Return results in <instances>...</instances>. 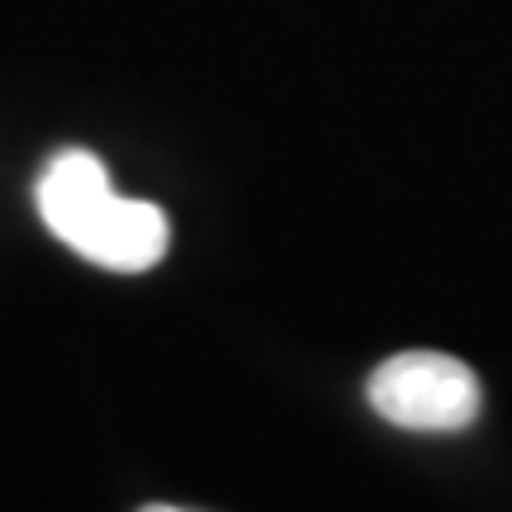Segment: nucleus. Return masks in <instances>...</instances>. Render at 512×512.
<instances>
[{"label":"nucleus","mask_w":512,"mask_h":512,"mask_svg":"<svg viewBox=\"0 0 512 512\" xmlns=\"http://www.w3.org/2000/svg\"><path fill=\"white\" fill-rule=\"evenodd\" d=\"M143 512H181V508H157V503H152V508H143Z\"/></svg>","instance_id":"nucleus-3"},{"label":"nucleus","mask_w":512,"mask_h":512,"mask_svg":"<svg viewBox=\"0 0 512 512\" xmlns=\"http://www.w3.org/2000/svg\"><path fill=\"white\" fill-rule=\"evenodd\" d=\"M38 214L67 242L76 256H86L105 271H152L166 256L171 223L157 204L124 200L110 190L105 162L95 152L67 147L38 176Z\"/></svg>","instance_id":"nucleus-1"},{"label":"nucleus","mask_w":512,"mask_h":512,"mask_svg":"<svg viewBox=\"0 0 512 512\" xmlns=\"http://www.w3.org/2000/svg\"><path fill=\"white\" fill-rule=\"evenodd\" d=\"M370 408L403 432H460L479 418L475 370L441 351H403L380 361L366 384Z\"/></svg>","instance_id":"nucleus-2"}]
</instances>
